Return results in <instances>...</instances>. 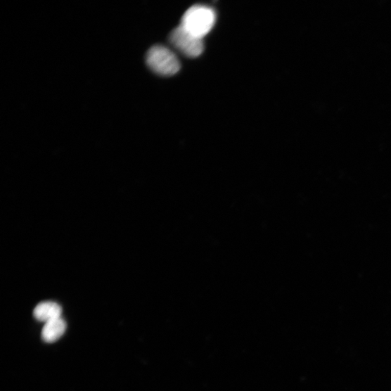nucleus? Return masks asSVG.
Here are the masks:
<instances>
[{
    "mask_svg": "<svg viewBox=\"0 0 391 391\" xmlns=\"http://www.w3.org/2000/svg\"><path fill=\"white\" fill-rule=\"evenodd\" d=\"M63 309L61 306L53 302L39 303L34 310L35 319L45 323L48 321L61 317Z\"/></svg>",
    "mask_w": 391,
    "mask_h": 391,
    "instance_id": "obj_4",
    "label": "nucleus"
},
{
    "mask_svg": "<svg viewBox=\"0 0 391 391\" xmlns=\"http://www.w3.org/2000/svg\"><path fill=\"white\" fill-rule=\"evenodd\" d=\"M67 324L61 317L48 321L45 323L41 331V338L46 343H54L65 333Z\"/></svg>",
    "mask_w": 391,
    "mask_h": 391,
    "instance_id": "obj_5",
    "label": "nucleus"
},
{
    "mask_svg": "<svg viewBox=\"0 0 391 391\" xmlns=\"http://www.w3.org/2000/svg\"><path fill=\"white\" fill-rule=\"evenodd\" d=\"M146 65L156 75L171 77L177 75L181 68V63L177 55L168 47L155 45L146 55Z\"/></svg>",
    "mask_w": 391,
    "mask_h": 391,
    "instance_id": "obj_2",
    "label": "nucleus"
},
{
    "mask_svg": "<svg viewBox=\"0 0 391 391\" xmlns=\"http://www.w3.org/2000/svg\"><path fill=\"white\" fill-rule=\"evenodd\" d=\"M169 39L177 50L188 58H198L204 51L203 39L190 34L181 26L170 33Z\"/></svg>",
    "mask_w": 391,
    "mask_h": 391,
    "instance_id": "obj_3",
    "label": "nucleus"
},
{
    "mask_svg": "<svg viewBox=\"0 0 391 391\" xmlns=\"http://www.w3.org/2000/svg\"><path fill=\"white\" fill-rule=\"evenodd\" d=\"M215 21L216 14L212 8L198 5L186 11L181 26L193 36L203 39L213 29Z\"/></svg>",
    "mask_w": 391,
    "mask_h": 391,
    "instance_id": "obj_1",
    "label": "nucleus"
}]
</instances>
